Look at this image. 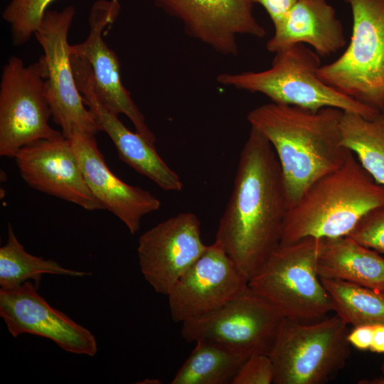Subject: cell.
I'll use <instances>...</instances> for the list:
<instances>
[{"label":"cell","mask_w":384,"mask_h":384,"mask_svg":"<svg viewBox=\"0 0 384 384\" xmlns=\"http://www.w3.org/2000/svg\"><path fill=\"white\" fill-rule=\"evenodd\" d=\"M289 209L277 154L251 127L215 240L248 281L279 246Z\"/></svg>","instance_id":"cell-1"},{"label":"cell","mask_w":384,"mask_h":384,"mask_svg":"<svg viewBox=\"0 0 384 384\" xmlns=\"http://www.w3.org/2000/svg\"><path fill=\"white\" fill-rule=\"evenodd\" d=\"M343 112L335 107L313 112L272 102L247 114L251 127L267 139L277 154L289 209L314 182L341 167L351 154L341 143Z\"/></svg>","instance_id":"cell-2"},{"label":"cell","mask_w":384,"mask_h":384,"mask_svg":"<svg viewBox=\"0 0 384 384\" xmlns=\"http://www.w3.org/2000/svg\"><path fill=\"white\" fill-rule=\"evenodd\" d=\"M384 206L378 183L351 151L344 164L314 182L284 218L280 244L347 236L369 211Z\"/></svg>","instance_id":"cell-3"},{"label":"cell","mask_w":384,"mask_h":384,"mask_svg":"<svg viewBox=\"0 0 384 384\" xmlns=\"http://www.w3.org/2000/svg\"><path fill=\"white\" fill-rule=\"evenodd\" d=\"M319 57L304 43H297L275 53L272 67L266 70L223 73L217 81L238 90L263 94L276 104L313 112L335 107L367 119L375 118L380 112L341 94L320 80Z\"/></svg>","instance_id":"cell-4"},{"label":"cell","mask_w":384,"mask_h":384,"mask_svg":"<svg viewBox=\"0 0 384 384\" xmlns=\"http://www.w3.org/2000/svg\"><path fill=\"white\" fill-rule=\"evenodd\" d=\"M321 239L280 244L248 281L249 287L285 318L311 323L326 317L333 307L316 272Z\"/></svg>","instance_id":"cell-5"},{"label":"cell","mask_w":384,"mask_h":384,"mask_svg":"<svg viewBox=\"0 0 384 384\" xmlns=\"http://www.w3.org/2000/svg\"><path fill=\"white\" fill-rule=\"evenodd\" d=\"M349 331L336 314L311 323L284 318L269 354L274 384H324L350 356Z\"/></svg>","instance_id":"cell-6"},{"label":"cell","mask_w":384,"mask_h":384,"mask_svg":"<svg viewBox=\"0 0 384 384\" xmlns=\"http://www.w3.org/2000/svg\"><path fill=\"white\" fill-rule=\"evenodd\" d=\"M351 8L350 43L318 76L341 94L384 111V0H345Z\"/></svg>","instance_id":"cell-7"},{"label":"cell","mask_w":384,"mask_h":384,"mask_svg":"<svg viewBox=\"0 0 384 384\" xmlns=\"http://www.w3.org/2000/svg\"><path fill=\"white\" fill-rule=\"evenodd\" d=\"M46 66L43 55L25 65L11 56L0 82V155L14 158L23 146L63 135L52 128L51 110L46 95Z\"/></svg>","instance_id":"cell-8"},{"label":"cell","mask_w":384,"mask_h":384,"mask_svg":"<svg viewBox=\"0 0 384 384\" xmlns=\"http://www.w3.org/2000/svg\"><path fill=\"white\" fill-rule=\"evenodd\" d=\"M284 318L248 286L218 309L181 323V336L187 342H209L246 359L270 353Z\"/></svg>","instance_id":"cell-9"},{"label":"cell","mask_w":384,"mask_h":384,"mask_svg":"<svg viewBox=\"0 0 384 384\" xmlns=\"http://www.w3.org/2000/svg\"><path fill=\"white\" fill-rule=\"evenodd\" d=\"M75 15L73 6L61 11L48 9L34 33L43 50L45 90L53 120L66 138L75 129L94 135L102 131L85 107L74 75L68 33Z\"/></svg>","instance_id":"cell-10"},{"label":"cell","mask_w":384,"mask_h":384,"mask_svg":"<svg viewBox=\"0 0 384 384\" xmlns=\"http://www.w3.org/2000/svg\"><path fill=\"white\" fill-rule=\"evenodd\" d=\"M248 287V280L214 241L168 294L174 321L183 323L222 306Z\"/></svg>","instance_id":"cell-11"},{"label":"cell","mask_w":384,"mask_h":384,"mask_svg":"<svg viewBox=\"0 0 384 384\" xmlns=\"http://www.w3.org/2000/svg\"><path fill=\"white\" fill-rule=\"evenodd\" d=\"M206 247L201 240L198 216L191 212L179 213L139 237L140 271L156 292L167 296Z\"/></svg>","instance_id":"cell-12"},{"label":"cell","mask_w":384,"mask_h":384,"mask_svg":"<svg viewBox=\"0 0 384 384\" xmlns=\"http://www.w3.org/2000/svg\"><path fill=\"white\" fill-rule=\"evenodd\" d=\"M121 6L118 0H98L88 17L90 31L82 42L70 45L71 54L85 58L89 63L95 89L103 104L117 114H123L133 124L135 132L154 144L156 137L123 85L120 63L117 54L103 38L105 31L116 21Z\"/></svg>","instance_id":"cell-13"},{"label":"cell","mask_w":384,"mask_h":384,"mask_svg":"<svg viewBox=\"0 0 384 384\" xmlns=\"http://www.w3.org/2000/svg\"><path fill=\"white\" fill-rule=\"evenodd\" d=\"M0 316L11 335L48 338L65 351L93 357L97 343L92 332L51 306L30 281L0 289Z\"/></svg>","instance_id":"cell-14"},{"label":"cell","mask_w":384,"mask_h":384,"mask_svg":"<svg viewBox=\"0 0 384 384\" xmlns=\"http://www.w3.org/2000/svg\"><path fill=\"white\" fill-rule=\"evenodd\" d=\"M154 1L179 19L191 37L222 55H238L239 36L262 38L266 33L252 14V0Z\"/></svg>","instance_id":"cell-15"},{"label":"cell","mask_w":384,"mask_h":384,"mask_svg":"<svg viewBox=\"0 0 384 384\" xmlns=\"http://www.w3.org/2000/svg\"><path fill=\"white\" fill-rule=\"evenodd\" d=\"M14 159L30 187L87 210L105 209L90 191L70 141L63 135L28 144Z\"/></svg>","instance_id":"cell-16"},{"label":"cell","mask_w":384,"mask_h":384,"mask_svg":"<svg viewBox=\"0 0 384 384\" xmlns=\"http://www.w3.org/2000/svg\"><path fill=\"white\" fill-rule=\"evenodd\" d=\"M71 63L78 88L85 104L94 114L101 130L112 139L119 159L139 174L149 178L161 189L180 191L183 184L178 175L161 159L154 144L137 132L129 130L101 101L95 89L88 62L72 55Z\"/></svg>","instance_id":"cell-17"},{"label":"cell","mask_w":384,"mask_h":384,"mask_svg":"<svg viewBox=\"0 0 384 384\" xmlns=\"http://www.w3.org/2000/svg\"><path fill=\"white\" fill-rule=\"evenodd\" d=\"M68 139L93 196L124 223L131 234H135L143 217L158 210L161 201L149 191L127 184L114 175L94 134L75 129Z\"/></svg>","instance_id":"cell-18"},{"label":"cell","mask_w":384,"mask_h":384,"mask_svg":"<svg viewBox=\"0 0 384 384\" xmlns=\"http://www.w3.org/2000/svg\"><path fill=\"white\" fill-rule=\"evenodd\" d=\"M274 28L267 49L274 53L294 44L307 43L319 56H329L346 45L342 24L326 0H298Z\"/></svg>","instance_id":"cell-19"},{"label":"cell","mask_w":384,"mask_h":384,"mask_svg":"<svg viewBox=\"0 0 384 384\" xmlns=\"http://www.w3.org/2000/svg\"><path fill=\"white\" fill-rule=\"evenodd\" d=\"M316 272L319 278L384 291V258L349 236L321 239Z\"/></svg>","instance_id":"cell-20"},{"label":"cell","mask_w":384,"mask_h":384,"mask_svg":"<svg viewBox=\"0 0 384 384\" xmlns=\"http://www.w3.org/2000/svg\"><path fill=\"white\" fill-rule=\"evenodd\" d=\"M340 129L342 144L355 154L373 178L384 186V111L371 119L343 111Z\"/></svg>","instance_id":"cell-21"},{"label":"cell","mask_w":384,"mask_h":384,"mask_svg":"<svg viewBox=\"0 0 384 384\" xmlns=\"http://www.w3.org/2000/svg\"><path fill=\"white\" fill-rule=\"evenodd\" d=\"M245 360V358L215 344L198 341L171 383H232Z\"/></svg>","instance_id":"cell-22"},{"label":"cell","mask_w":384,"mask_h":384,"mask_svg":"<svg viewBox=\"0 0 384 384\" xmlns=\"http://www.w3.org/2000/svg\"><path fill=\"white\" fill-rule=\"evenodd\" d=\"M330 296L333 311L346 324H384V291L333 279L320 278Z\"/></svg>","instance_id":"cell-23"},{"label":"cell","mask_w":384,"mask_h":384,"mask_svg":"<svg viewBox=\"0 0 384 384\" xmlns=\"http://www.w3.org/2000/svg\"><path fill=\"white\" fill-rule=\"evenodd\" d=\"M7 241L0 247V286L3 289L18 287L33 279L38 287L43 274L82 277L89 273L62 267L53 260L29 254L18 240L12 225H7Z\"/></svg>","instance_id":"cell-24"},{"label":"cell","mask_w":384,"mask_h":384,"mask_svg":"<svg viewBox=\"0 0 384 384\" xmlns=\"http://www.w3.org/2000/svg\"><path fill=\"white\" fill-rule=\"evenodd\" d=\"M54 0H11L2 17L10 26L13 45L26 43L39 27L48 6Z\"/></svg>","instance_id":"cell-25"},{"label":"cell","mask_w":384,"mask_h":384,"mask_svg":"<svg viewBox=\"0 0 384 384\" xmlns=\"http://www.w3.org/2000/svg\"><path fill=\"white\" fill-rule=\"evenodd\" d=\"M347 236L363 246L384 253V206L366 213Z\"/></svg>","instance_id":"cell-26"},{"label":"cell","mask_w":384,"mask_h":384,"mask_svg":"<svg viewBox=\"0 0 384 384\" xmlns=\"http://www.w3.org/2000/svg\"><path fill=\"white\" fill-rule=\"evenodd\" d=\"M274 380V370L270 356L257 354L245 360L231 384H271Z\"/></svg>","instance_id":"cell-27"},{"label":"cell","mask_w":384,"mask_h":384,"mask_svg":"<svg viewBox=\"0 0 384 384\" xmlns=\"http://www.w3.org/2000/svg\"><path fill=\"white\" fill-rule=\"evenodd\" d=\"M252 1L264 7L275 27L283 21L298 0H252Z\"/></svg>","instance_id":"cell-28"},{"label":"cell","mask_w":384,"mask_h":384,"mask_svg":"<svg viewBox=\"0 0 384 384\" xmlns=\"http://www.w3.org/2000/svg\"><path fill=\"white\" fill-rule=\"evenodd\" d=\"M373 326L361 325L354 326L347 336L350 345L359 350H369L373 338Z\"/></svg>","instance_id":"cell-29"},{"label":"cell","mask_w":384,"mask_h":384,"mask_svg":"<svg viewBox=\"0 0 384 384\" xmlns=\"http://www.w3.org/2000/svg\"><path fill=\"white\" fill-rule=\"evenodd\" d=\"M369 350L374 353H384V324L373 326V338Z\"/></svg>","instance_id":"cell-30"},{"label":"cell","mask_w":384,"mask_h":384,"mask_svg":"<svg viewBox=\"0 0 384 384\" xmlns=\"http://www.w3.org/2000/svg\"><path fill=\"white\" fill-rule=\"evenodd\" d=\"M381 370H382V372L384 375V363L383 364L382 367H381ZM359 383H362V384H384V377L383 378H374L373 380H361L359 382Z\"/></svg>","instance_id":"cell-31"}]
</instances>
